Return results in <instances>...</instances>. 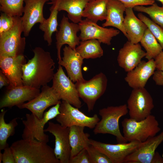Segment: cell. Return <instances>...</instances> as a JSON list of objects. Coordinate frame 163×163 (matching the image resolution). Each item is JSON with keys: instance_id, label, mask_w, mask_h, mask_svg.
<instances>
[{"instance_id": "cell-22", "label": "cell", "mask_w": 163, "mask_h": 163, "mask_svg": "<svg viewBox=\"0 0 163 163\" xmlns=\"http://www.w3.org/2000/svg\"><path fill=\"white\" fill-rule=\"evenodd\" d=\"M63 57L58 64L64 67L68 77L74 82L84 80L82 71L84 59L75 50L65 46L63 49Z\"/></svg>"}, {"instance_id": "cell-7", "label": "cell", "mask_w": 163, "mask_h": 163, "mask_svg": "<svg viewBox=\"0 0 163 163\" xmlns=\"http://www.w3.org/2000/svg\"><path fill=\"white\" fill-rule=\"evenodd\" d=\"M107 84V77L102 72L89 80L84 79L76 82L78 96L87 104L88 112L93 110L97 101L105 92Z\"/></svg>"}, {"instance_id": "cell-27", "label": "cell", "mask_w": 163, "mask_h": 163, "mask_svg": "<svg viewBox=\"0 0 163 163\" xmlns=\"http://www.w3.org/2000/svg\"><path fill=\"white\" fill-rule=\"evenodd\" d=\"M108 0H92L86 5L82 17L97 23L106 20L107 15V4Z\"/></svg>"}, {"instance_id": "cell-11", "label": "cell", "mask_w": 163, "mask_h": 163, "mask_svg": "<svg viewBox=\"0 0 163 163\" xmlns=\"http://www.w3.org/2000/svg\"><path fill=\"white\" fill-rule=\"evenodd\" d=\"M52 87L57 92L60 98L74 107L80 108L82 107L75 84L67 77L62 66L59 65L57 71L53 76Z\"/></svg>"}, {"instance_id": "cell-38", "label": "cell", "mask_w": 163, "mask_h": 163, "mask_svg": "<svg viewBox=\"0 0 163 163\" xmlns=\"http://www.w3.org/2000/svg\"><path fill=\"white\" fill-rule=\"evenodd\" d=\"M122 2L126 8H133L138 5H151L155 3V0H118Z\"/></svg>"}, {"instance_id": "cell-19", "label": "cell", "mask_w": 163, "mask_h": 163, "mask_svg": "<svg viewBox=\"0 0 163 163\" xmlns=\"http://www.w3.org/2000/svg\"><path fill=\"white\" fill-rule=\"evenodd\" d=\"M163 141V131L150 137L138 147L125 159L123 163H151L155 150Z\"/></svg>"}, {"instance_id": "cell-12", "label": "cell", "mask_w": 163, "mask_h": 163, "mask_svg": "<svg viewBox=\"0 0 163 163\" xmlns=\"http://www.w3.org/2000/svg\"><path fill=\"white\" fill-rule=\"evenodd\" d=\"M69 127L62 126L59 123L52 122L48 123L45 132H49L55 137L54 153L60 163H69L71 158V148L69 139Z\"/></svg>"}, {"instance_id": "cell-46", "label": "cell", "mask_w": 163, "mask_h": 163, "mask_svg": "<svg viewBox=\"0 0 163 163\" xmlns=\"http://www.w3.org/2000/svg\"><path fill=\"white\" fill-rule=\"evenodd\" d=\"M162 157H163V154H162Z\"/></svg>"}, {"instance_id": "cell-37", "label": "cell", "mask_w": 163, "mask_h": 163, "mask_svg": "<svg viewBox=\"0 0 163 163\" xmlns=\"http://www.w3.org/2000/svg\"><path fill=\"white\" fill-rule=\"evenodd\" d=\"M69 163H91V161L87 149H85L71 158Z\"/></svg>"}, {"instance_id": "cell-15", "label": "cell", "mask_w": 163, "mask_h": 163, "mask_svg": "<svg viewBox=\"0 0 163 163\" xmlns=\"http://www.w3.org/2000/svg\"><path fill=\"white\" fill-rule=\"evenodd\" d=\"M59 30L56 32V46L58 61L61 59V50L62 46L67 44L73 49L75 50L80 43V39L77 35L80 31V27L76 23H70L69 18L64 15L59 25Z\"/></svg>"}, {"instance_id": "cell-35", "label": "cell", "mask_w": 163, "mask_h": 163, "mask_svg": "<svg viewBox=\"0 0 163 163\" xmlns=\"http://www.w3.org/2000/svg\"><path fill=\"white\" fill-rule=\"evenodd\" d=\"M86 149L89 154L91 163H112L107 155L91 145L90 144Z\"/></svg>"}, {"instance_id": "cell-28", "label": "cell", "mask_w": 163, "mask_h": 163, "mask_svg": "<svg viewBox=\"0 0 163 163\" xmlns=\"http://www.w3.org/2000/svg\"><path fill=\"white\" fill-rule=\"evenodd\" d=\"M51 2L48 4L52 5L50 8V14L49 17L46 19L42 24H40L39 28L43 32V38L46 41L49 46L52 44V36L53 34L57 31L58 25L57 15L58 11L56 0H50Z\"/></svg>"}, {"instance_id": "cell-39", "label": "cell", "mask_w": 163, "mask_h": 163, "mask_svg": "<svg viewBox=\"0 0 163 163\" xmlns=\"http://www.w3.org/2000/svg\"><path fill=\"white\" fill-rule=\"evenodd\" d=\"M2 153L3 163H15V158L12 149L8 144L4 149Z\"/></svg>"}, {"instance_id": "cell-6", "label": "cell", "mask_w": 163, "mask_h": 163, "mask_svg": "<svg viewBox=\"0 0 163 163\" xmlns=\"http://www.w3.org/2000/svg\"><path fill=\"white\" fill-rule=\"evenodd\" d=\"M12 27L0 35V56H16L23 55L26 39L23 31L22 17H14Z\"/></svg>"}, {"instance_id": "cell-36", "label": "cell", "mask_w": 163, "mask_h": 163, "mask_svg": "<svg viewBox=\"0 0 163 163\" xmlns=\"http://www.w3.org/2000/svg\"><path fill=\"white\" fill-rule=\"evenodd\" d=\"M14 17L9 16L1 12L0 16V35L8 31L13 26Z\"/></svg>"}, {"instance_id": "cell-23", "label": "cell", "mask_w": 163, "mask_h": 163, "mask_svg": "<svg viewBox=\"0 0 163 163\" xmlns=\"http://www.w3.org/2000/svg\"><path fill=\"white\" fill-rule=\"evenodd\" d=\"M133 8H126L123 26L128 40L134 43L140 42L145 31L146 25L135 15Z\"/></svg>"}, {"instance_id": "cell-14", "label": "cell", "mask_w": 163, "mask_h": 163, "mask_svg": "<svg viewBox=\"0 0 163 163\" xmlns=\"http://www.w3.org/2000/svg\"><path fill=\"white\" fill-rule=\"evenodd\" d=\"M78 24L81 31L79 37L81 41L95 39L101 43L110 45L112 38L120 33L119 30L101 27L86 18L82 20Z\"/></svg>"}, {"instance_id": "cell-42", "label": "cell", "mask_w": 163, "mask_h": 163, "mask_svg": "<svg viewBox=\"0 0 163 163\" xmlns=\"http://www.w3.org/2000/svg\"><path fill=\"white\" fill-rule=\"evenodd\" d=\"M9 81L5 75L0 70V88L9 85Z\"/></svg>"}, {"instance_id": "cell-45", "label": "cell", "mask_w": 163, "mask_h": 163, "mask_svg": "<svg viewBox=\"0 0 163 163\" xmlns=\"http://www.w3.org/2000/svg\"><path fill=\"white\" fill-rule=\"evenodd\" d=\"M161 2L162 5V7H163V0H158Z\"/></svg>"}, {"instance_id": "cell-4", "label": "cell", "mask_w": 163, "mask_h": 163, "mask_svg": "<svg viewBox=\"0 0 163 163\" xmlns=\"http://www.w3.org/2000/svg\"><path fill=\"white\" fill-rule=\"evenodd\" d=\"M121 123L123 136L128 142L135 141L144 142L155 136L161 130L155 117L151 114L139 121L125 118Z\"/></svg>"}, {"instance_id": "cell-3", "label": "cell", "mask_w": 163, "mask_h": 163, "mask_svg": "<svg viewBox=\"0 0 163 163\" xmlns=\"http://www.w3.org/2000/svg\"><path fill=\"white\" fill-rule=\"evenodd\" d=\"M128 112L126 104L119 106H108L101 109L99 114L101 119L96 124L93 132L95 134H109L116 137L118 143H126L127 141L121 133L119 120Z\"/></svg>"}, {"instance_id": "cell-10", "label": "cell", "mask_w": 163, "mask_h": 163, "mask_svg": "<svg viewBox=\"0 0 163 163\" xmlns=\"http://www.w3.org/2000/svg\"><path fill=\"white\" fill-rule=\"evenodd\" d=\"M61 100L59 94L53 88L47 85L42 87L41 91L33 99L17 107L20 109H27L41 119L47 108L56 104L61 101Z\"/></svg>"}, {"instance_id": "cell-13", "label": "cell", "mask_w": 163, "mask_h": 163, "mask_svg": "<svg viewBox=\"0 0 163 163\" xmlns=\"http://www.w3.org/2000/svg\"><path fill=\"white\" fill-rule=\"evenodd\" d=\"M143 142L135 141L116 144L105 143L90 139L89 143L107 155L112 163H123L126 158Z\"/></svg>"}, {"instance_id": "cell-32", "label": "cell", "mask_w": 163, "mask_h": 163, "mask_svg": "<svg viewBox=\"0 0 163 163\" xmlns=\"http://www.w3.org/2000/svg\"><path fill=\"white\" fill-rule=\"evenodd\" d=\"M24 0H0V10L13 17H21L23 13Z\"/></svg>"}, {"instance_id": "cell-29", "label": "cell", "mask_w": 163, "mask_h": 163, "mask_svg": "<svg viewBox=\"0 0 163 163\" xmlns=\"http://www.w3.org/2000/svg\"><path fill=\"white\" fill-rule=\"evenodd\" d=\"M101 43L95 39L82 41L75 50L84 59L100 58L103 55Z\"/></svg>"}, {"instance_id": "cell-34", "label": "cell", "mask_w": 163, "mask_h": 163, "mask_svg": "<svg viewBox=\"0 0 163 163\" xmlns=\"http://www.w3.org/2000/svg\"><path fill=\"white\" fill-rule=\"evenodd\" d=\"M137 16L138 18L146 25L163 50V28L141 13H139Z\"/></svg>"}, {"instance_id": "cell-8", "label": "cell", "mask_w": 163, "mask_h": 163, "mask_svg": "<svg viewBox=\"0 0 163 163\" xmlns=\"http://www.w3.org/2000/svg\"><path fill=\"white\" fill-rule=\"evenodd\" d=\"M78 109L62 101L59 108L60 113L56 117V121L65 127L77 126L94 129L100 120L98 115L95 114L92 117L88 116Z\"/></svg>"}, {"instance_id": "cell-43", "label": "cell", "mask_w": 163, "mask_h": 163, "mask_svg": "<svg viewBox=\"0 0 163 163\" xmlns=\"http://www.w3.org/2000/svg\"><path fill=\"white\" fill-rule=\"evenodd\" d=\"M151 163H163V158L157 152H155Z\"/></svg>"}, {"instance_id": "cell-40", "label": "cell", "mask_w": 163, "mask_h": 163, "mask_svg": "<svg viewBox=\"0 0 163 163\" xmlns=\"http://www.w3.org/2000/svg\"><path fill=\"white\" fill-rule=\"evenodd\" d=\"M152 78L156 85L163 86V71L157 70L155 71Z\"/></svg>"}, {"instance_id": "cell-5", "label": "cell", "mask_w": 163, "mask_h": 163, "mask_svg": "<svg viewBox=\"0 0 163 163\" xmlns=\"http://www.w3.org/2000/svg\"><path fill=\"white\" fill-rule=\"evenodd\" d=\"M61 101L44 113L40 119L32 113H27L26 120H22L24 125L22 137L24 139H34L47 143L49 136L45 133L44 127L48 122L60 114L59 108Z\"/></svg>"}, {"instance_id": "cell-16", "label": "cell", "mask_w": 163, "mask_h": 163, "mask_svg": "<svg viewBox=\"0 0 163 163\" xmlns=\"http://www.w3.org/2000/svg\"><path fill=\"white\" fill-rule=\"evenodd\" d=\"M26 63L23 55L16 56H0L1 70L9 81L8 89L24 85L22 68Z\"/></svg>"}, {"instance_id": "cell-24", "label": "cell", "mask_w": 163, "mask_h": 163, "mask_svg": "<svg viewBox=\"0 0 163 163\" xmlns=\"http://www.w3.org/2000/svg\"><path fill=\"white\" fill-rule=\"evenodd\" d=\"M107 8V17L105 22L102 24V27H116L127 38V35L123 26V14L126 9L124 4L118 0H108Z\"/></svg>"}, {"instance_id": "cell-18", "label": "cell", "mask_w": 163, "mask_h": 163, "mask_svg": "<svg viewBox=\"0 0 163 163\" xmlns=\"http://www.w3.org/2000/svg\"><path fill=\"white\" fill-rule=\"evenodd\" d=\"M145 56V52L139 43L128 40L119 50L117 60L119 66L128 72L136 67Z\"/></svg>"}, {"instance_id": "cell-25", "label": "cell", "mask_w": 163, "mask_h": 163, "mask_svg": "<svg viewBox=\"0 0 163 163\" xmlns=\"http://www.w3.org/2000/svg\"><path fill=\"white\" fill-rule=\"evenodd\" d=\"M85 128L77 126L69 127V139L71 148V158L90 145L89 138L90 135L84 132Z\"/></svg>"}, {"instance_id": "cell-21", "label": "cell", "mask_w": 163, "mask_h": 163, "mask_svg": "<svg viewBox=\"0 0 163 163\" xmlns=\"http://www.w3.org/2000/svg\"><path fill=\"white\" fill-rule=\"evenodd\" d=\"M156 67L154 59L142 61L133 69L127 72L125 80L133 89L145 88L150 78L154 74Z\"/></svg>"}, {"instance_id": "cell-17", "label": "cell", "mask_w": 163, "mask_h": 163, "mask_svg": "<svg viewBox=\"0 0 163 163\" xmlns=\"http://www.w3.org/2000/svg\"><path fill=\"white\" fill-rule=\"evenodd\" d=\"M49 0H24L23 15L22 17L24 35L29 36L33 26L37 23L42 24L46 19L43 15L45 3Z\"/></svg>"}, {"instance_id": "cell-26", "label": "cell", "mask_w": 163, "mask_h": 163, "mask_svg": "<svg viewBox=\"0 0 163 163\" xmlns=\"http://www.w3.org/2000/svg\"><path fill=\"white\" fill-rule=\"evenodd\" d=\"M92 0H56L59 11H66L69 19L78 23L82 20L83 11L86 5Z\"/></svg>"}, {"instance_id": "cell-31", "label": "cell", "mask_w": 163, "mask_h": 163, "mask_svg": "<svg viewBox=\"0 0 163 163\" xmlns=\"http://www.w3.org/2000/svg\"><path fill=\"white\" fill-rule=\"evenodd\" d=\"M7 110L2 109L0 113V151L4 149L8 145L7 141L8 138L15 133V128L18 126L17 118H15L9 123L5 120V115Z\"/></svg>"}, {"instance_id": "cell-1", "label": "cell", "mask_w": 163, "mask_h": 163, "mask_svg": "<svg viewBox=\"0 0 163 163\" xmlns=\"http://www.w3.org/2000/svg\"><path fill=\"white\" fill-rule=\"evenodd\" d=\"M34 57L22 66L24 85L40 89L53 79L55 62L50 53L40 47L33 50Z\"/></svg>"}, {"instance_id": "cell-30", "label": "cell", "mask_w": 163, "mask_h": 163, "mask_svg": "<svg viewBox=\"0 0 163 163\" xmlns=\"http://www.w3.org/2000/svg\"><path fill=\"white\" fill-rule=\"evenodd\" d=\"M140 42L146 51L145 58L148 60L154 59L163 50L155 37L147 28Z\"/></svg>"}, {"instance_id": "cell-9", "label": "cell", "mask_w": 163, "mask_h": 163, "mask_svg": "<svg viewBox=\"0 0 163 163\" xmlns=\"http://www.w3.org/2000/svg\"><path fill=\"white\" fill-rule=\"evenodd\" d=\"M127 105L130 118L138 121L150 115L154 107L153 99L145 88L133 89Z\"/></svg>"}, {"instance_id": "cell-44", "label": "cell", "mask_w": 163, "mask_h": 163, "mask_svg": "<svg viewBox=\"0 0 163 163\" xmlns=\"http://www.w3.org/2000/svg\"><path fill=\"white\" fill-rule=\"evenodd\" d=\"M2 153L0 151V163L2 162Z\"/></svg>"}, {"instance_id": "cell-20", "label": "cell", "mask_w": 163, "mask_h": 163, "mask_svg": "<svg viewBox=\"0 0 163 163\" xmlns=\"http://www.w3.org/2000/svg\"><path fill=\"white\" fill-rule=\"evenodd\" d=\"M40 92L39 89L24 85L8 89L1 99L0 108L17 106L31 100Z\"/></svg>"}, {"instance_id": "cell-33", "label": "cell", "mask_w": 163, "mask_h": 163, "mask_svg": "<svg viewBox=\"0 0 163 163\" xmlns=\"http://www.w3.org/2000/svg\"><path fill=\"white\" fill-rule=\"evenodd\" d=\"M136 11L148 14L155 23L163 28V7H160L156 3L148 7L138 5L133 8Z\"/></svg>"}, {"instance_id": "cell-2", "label": "cell", "mask_w": 163, "mask_h": 163, "mask_svg": "<svg viewBox=\"0 0 163 163\" xmlns=\"http://www.w3.org/2000/svg\"><path fill=\"white\" fill-rule=\"evenodd\" d=\"M15 163H60L54 149L47 143L35 139H22L11 146Z\"/></svg>"}, {"instance_id": "cell-41", "label": "cell", "mask_w": 163, "mask_h": 163, "mask_svg": "<svg viewBox=\"0 0 163 163\" xmlns=\"http://www.w3.org/2000/svg\"><path fill=\"white\" fill-rule=\"evenodd\" d=\"M154 59L156 69L157 70L163 71V50Z\"/></svg>"}]
</instances>
